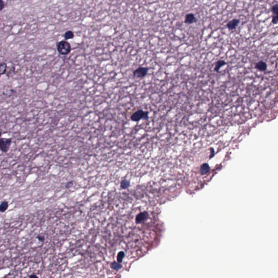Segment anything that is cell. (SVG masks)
<instances>
[{"label":"cell","mask_w":278,"mask_h":278,"mask_svg":"<svg viewBox=\"0 0 278 278\" xmlns=\"http://www.w3.org/2000/svg\"><path fill=\"white\" fill-rule=\"evenodd\" d=\"M0 67H1V75H3L6 74V72L7 70V65L6 63L2 62L0 64Z\"/></svg>","instance_id":"cell-13"},{"label":"cell","mask_w":278,"mask_h":278,"mask_svg":"<svg viewBox=\"0 0 278 278\" xmlns=\"http://www.w3.org/2000/svg\"><path fill=\"white\" fill-rule=\"evenodd\" d=\"M37 238L39 241H40L41 242H45V236H44L43 235H39L38 236H37Z\"/></svg>","instance_id":"cell-17"},{"label":"cell","mask_w":278,"mask_h":278,"mask_svg":"<svg viewBox=\"0 0 278 278\" xmlns=\"http://www.w3.org/2000/svg\"><path fill=\"white\" fill-rule=\"evenodd\" d=\"M1 4L0 7V9H1L0 10L2 11L7 4V0H1Z\"/></svg>","instance_id":"cell-14"},{"label":"cell","mask_w":278,"mask_h":278,"mask_svg":"<svg viewBox=\"0 0 278 278\" xmlns=\"http://www.w3.org/2000/svg\"><path fill=\"white\" fill-rule=\"evenodd\" d=\"M197 19L195 15L193 13H189L185 16V20H184V23L188 25L190 24H193V23H196L197 21Z\"/></svg>","instance_id":"cell-6"},{"label":"cell","mask_w":278,"mask_h":278,"mask_svg":"<svg viewBox=\"0 0 278 278\" xmlns=\"http://www.w3.org/2000/svg\"><path fill=\"white\" fill-rule=\"evenodd\" d=\"M74 184V181H68L67 183H66V185H65V188L67 189H69L70 187H71Z\"/></svg>","instance_id":"cell-16"},{"label":"cell","mask_w":278,"mask_h":278,"mask_svg":"<svg viewBox=\"0 0 278 278\" xmlns=\"http://www.w3.org/2000/svg\"><path fill=\"white\" fill-rule=\"evenodd\" d=\"M149 70V68L146 67H139L138 69H136L133 72V74L134 77L139 78H143L146 76Z\"/></svg>","instance_id":"cell-4"},{"label":"cell","mask_w":278,"mask_h":278,"mask_svg":"<svg viewBox=\"0 0 278 278\" xmlns=\"http://www.w3.org/2000/svg\"><path fill=\"white\" fill-rule=\"evenodd\" d=\"M255 68L259 71H265L267 70V65L266 63L264 61L261 60L259 61L258 63H256L255 65Z\"/></svg>","instance_id":"cell-8"},{"label":"cell","mask_w":278,"mask_h":278,"mask_svg":"<svg viewBox=\"0 0 278 278\" xmlns=\"http://www.w3.org/2000/svg\"><path fill=\"white\" fill-rule=\"evenodd\" d=\"M240 23V20L238 19H234L232 20L228 21L226 23V26L227 28L229 30H234L237 28L238 24Z\"/></svg>","instance_id":"cell-7"},{"label":"cell","mask_w":278,"mask_h":278,"mask_svg":"<svg viewBox=\"0 0 278 278\" xmlns=\"http://www.w3.org/2000/svg\"><path fill=\"white\" fill-rule=\"evenodd\" d=\"M57 49L59 54L65 55H69L71 51V45L67 41L61 40L57 44Z\"/></svg>","instance_id":"cell-1"},{"label":"cell","mask_w":278,"mask_h":278,"mask_svg":"<svg viewBox=\"0 0 278 278\" xmlns=\"http://www.w3.org/2000/svg\"><path fill=\"white\" fill-rule=\"evenodd\" d=\"M74 37H75L74 33L72 31H67L64 34V37L65 40L72 39Z\"/></svg>","instance_id":"cell-12"},{"label":"cell","mask_w":278,"mask_h":278,"mask_svg":"<svg viewBox=\"0 0 278 278\" xmlns=\"http://www.w3.org/2000/svg\"><path fill=\"white\" fill-rule=\"evenodd\" d=\"M29 278H37V276L35 274H33V275H29Z\"/></svg>","instance_id":"cell-18"},{"label":"cell","mask_w":278,"mask_h":278,"mask_svg":"<svg viewBox=\"0 0 278 278\" xmlns=\"http://www.w3.org/2000/svg\"><path fill=\"white\" fill-rule=\"evenodd\" d=\"M210 153L209 157V159H212V158L215 156V149H214V148L211 147V148H210Z\"/></svg>","instance_id":"cell-15"},{"label":"cell","mask_w":278,"mask_h":278,"mask_svg":"<svg viewBox=\"0 0 278 278\" xmlns=\"http://www.w3.org/2000/svg\"><path fill=\"white\" fill-rule=\"evenodd\" d=\"M226 62L223 60H219L216 62L215 66V70L217 72H219L222 66L226 65Z\"/></svg>","instance_id":"cell-10"},{"label":"cell","mask_w":278,"mask_h":278,"mask_svg":"<svg viewBox=\"0 0 278 278\" xmlns=\"http://www.w3.org/2000/svg\"><path fill=\"white\" fill-rule=\"evenodd\" d=\"M9 207L8 202L7 201H3L0 205V211L2 213L6 212Z\"/></svg>","instance_id":"cell-11"},{"label":"cell","mask_w":278,"mask_h":278,"mask_svg":"<svg viewBox=\"0 0 278 278\" xmlns=\"http://www.w3.org/2000/svg\"><path fill=\"white\" fill-rule=\"evenodd\" d=\"M112 270L118 271L122 268V265L118 262V261H113L110 265Z\"/></svg>","instance_id":"cell-9"},{"label":"cell","mask_w":278,"mask_h":278,"mask_svg":"<svg viewBox=\"0 0 278 278\" xmlns=\"http://www.w3.org/2000/svg\"><path fill=\"white\" fill-rule=\"evenodd\" d=\"M12 142L11 138H2L0 140V148L3 153H7Z\"/></svg>","instance_id":"cell-3"},{"label":"cell","mask_w":278,"mask_h":278,"mask_svg":"<svg viewBox=\"0 0 278 278\" xmlns=\"http://www.w3.org/2000/svg\"><path fill=\"white\" fill-rule=\"evenodd\" d=\"M148 118V112H144L142 110H138L130 116V119L134 122H138L143 119L146 120Z\"/></svg>","instance_id":"cell-2"},{"label":"cell","mask_w":278,"mask_h":278,"mask_svg":"<svg viewBox=\"0 0 278 278\" xmlns=\"http://www.w3.org/2000/svg\"><path fill=\"white\" fill-rule=\"evenodd\" d=\"M272 12V23L274 25L278 24V3H275L271 8Z\"/></svg>","instance_id":"cell-5"}]
</instances>
